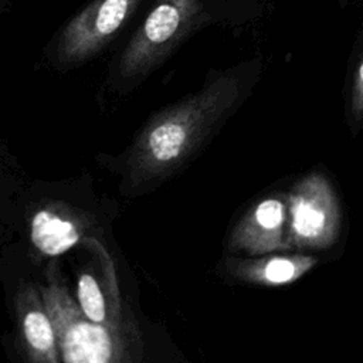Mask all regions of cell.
Masks as SVG:
<instances>
[{
  "label": "cell",
  "instance_id": "9c48e42d",
  "mask_svg": "<svg viewBox=\"0 0 363 363\" xmlns=\"http://www.w3.org/2000/svg\"><path fill=\"white\" fill-rule=\"evenodd\" d=\"M89 221L81 211L64 203H48L30 218V241L44 257H58L84 242Z\"/></svg>",
  "mask_w": 363,
  "mask_h": 363
},
{
  "label": "cell",
  "instance_id": "30bf717a",
  "mask_svg": "<svg viewBox=\"0 0 363 363\" xmlns=\"http://www.w3.org/2000/svg\"><path fill=\"white\" fill-rule=\"evenodd\" d=\"M318 259L305 254H264L250 258L230 257L224 262L225 272L241 282L282 286L296 282L309 272Z\"/></svg>",
  "mask_w": 363,
  "mask_h": 363
},
{
  "label": "cell",
  "instance_id": "7a4b0ae2",
  "mask_svg": "<svg viewBox=\"0 0 363 363\" xmlns=\"http://www.w3.org/2000/svg\"><path fill=\"white\" fill-rule=\"evenodd\" d=\"M51 316L62 363H140L142 340L133 316L116 325L88 320L55 262L38 285Z\"/></svg>",
  "mask_w": 363,
  "mask_h": 363
},
{
  "label": "cell",
  "instance_id": "8992f818",
  "mask_svg": "<svg viewBox=\"0 0 363 363\" xmlns=\"http://www.w3.org/2000/svg\"><path fill=\"white\" fill-rule=\"evenodd\" d=\"M91 254V264L77 278L75 302L82 315L99 325H116L132 316L119 289L113 259L105 245L88 235L81 244Z\"/></svg>",
  "mask_w": 363,
  "mask_h": 363
},
{
  "label": "cell",
  "instance_id": "277c9868",
  "mask_svg": "<svg viewBox=\"0 0 363 363\" xmlns=\"http://www.w3.org/2000/svg\"><path fill=\"white\" fill-rule=\"evenodd\" d=\"M285 197L288 250H323L336 242L340 231V206L330 182L322 173L302 177Z\"/></svg>",
  "mask_w": 363,
  "mask_h": 363
},
{
  "label": "cell",
  "instance_id": "6da1fadb",
  "mask_svg": "<svg viewBox=\"0 0 363 363\" xmlns=\"http://www.w3.org/2000/svg\"><path fill=\"white\" fill-rule=\"evenodd\" d=\"M242 89V77L225 72L153 115L126 155L128 186H150L179 173L237 106Z\"/></svg>",
  "mask_w": 363,
  "mask_h": 363
},
{
  "label": "cell",
  "instance_id": "3957f363",
  "mask_svg": "<svg viewBox=\"0 0 363 363\" xmlns=\"http://www.w3.org/2000/svg\"><path fill=\"white\" fill-rule=\"evenodd\" d=\"M201 3L203 0H156L121 57V77H143L162 64L196 23Z\"/></svg>",
  "mask_w": 363,
  "mask_h": 363
},
{
  "label": "cell",
  "instance_id": "ba28073f",
  "mask_svg": "<svg viewBox=\"0 0 363 363\" xmlns=\"http://www.w3.org/2000/svg\"><path fill=\"white\" fill-rule=\"evenodd\" d=\"M17 335L28 363H62L57 333L38 285L23 284L14 298Z\"/></svg>",
  "mask_w": 363,
  "mask_h": 363
},
{
  "label": "cell",
  "instance_id": "8fae6325",
  "mask_svg": "<svg viewBox=\"0 0 363 363\" xmlns=\"http://www.w3.org/2000/svg\"><path fill=\"white\" fill-rule=\"evenodd\" d=\"M350 116L353 122L363 121V58L356 69L350 92Z\"/></svg>",
  "mask_w": 363,
  "mask_h": 363
},
{
  "label": "cell",
  "instance_id": "52a82bcc",
  "mask_svg": "<svg viewBox=\"0 0 363 363\" xmlns=\"http://www.w3.org/2000/svg\"><path fill=\"white\" fill-rule=\"evenodd\" d=\"M286 197L269 196L251 206L233 227L228 251L250 257L264 255L286 247Z\"/></svg>",
  "mask_w": 363,
  "mask_h": 363
},
{
  "label": "cell",
  "instance_id": "5b68a950",
  "mask_svg": "<svg viewBox=\"0 0 363 363\" xmlns=\"http://www.w3.org/2000/svg\"><path fill=\"white\" fill-rule=\"evenodd\" d=\"M140 0H94L69 20L60 34L57 57L61 62H81L98 51L122 28Z\"/></svg>",
  "mask_w": 363,
  "mask_h": 363
}]
</instances>
